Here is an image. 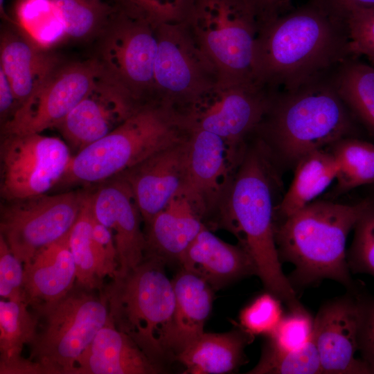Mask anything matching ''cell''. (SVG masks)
<instances>
[{
	"instance_id": "1",
	"label": "cell",
	"mask_w": 374,
	"mask_h": 374,
	"mask_svg": "<svg viewBox=\"0 0 374 374\" xmlns=\"http://www.w3.org/2000/svg\"><path fill=\"white\" fill-rule=\"evenodd\" d=\"M100 36L102 69L139 103L172 104L188 91L197 57L183 26L154 23L116 7Z\"/></svg>"
},
{
	"instance_id": "2",
	"label": "cell",
	"mask_w": 374,
	"mask_h": 374,
	"mask_svg": "<svg viewBox=\"0 0 374 374\" xmlns=\"http://www.w3.org/2000/svg\"><path fill=\"white\" fill-rule=\"evenodd\" d=\"M350 57L344 22L312 1L258 24L256 79L272 90L323 79Z\"/></svg>"
},
{
	"instance_id": "3",
	"label": "cell",
	"mask_w": 374,
	"mask_h": 374,
	"mask_svg": "<svg viewBox=\"0 0 374 374\" xmlns=\"http://www.w3.org/2000/svg\"><path fill=\"white\" fill-rule=\"evenodd\" d=\"M279 171L258 138L249 141L220 210L215 226L233 233L252 257L266 291L290 311L305 308L282 269L275 241L274 187Z\"/></svg>"
},
{
	"instance_id": "4",
	"label": "cell",
	"mask_w": 374,
	"mask_h": 374,
	"mask_svg": "<svg viewBox=\"0 0 374 374\" xmlns=\"http://www.w3.org/2000/svg\"><path fill=\"white\" fill-rule=\"evenodd\" d=\"M353 115L332 80L275 93L257 137L276 168L294 167L305 155L353 133Z\"/></svg>"
},
{
	"instance_id": "5",
	"label": "cell",
	"mask_w": 374,
	"mask_h": 374,
	"mask_svg": "<svg viewBox=\"0 0 374 374\" xmlns=\"http://www.w3.org/2000/svg\"><path fill=\"white\" fill-rule=\"evenodd\" d=\"M367 202L313 201L275 222L278 257L281 263L294 266L287 278L295 290L328 278L348 291L358 290L350 274L346 245Z\"/></svg>"
},
{
	"instance_id": "6",
	"label": "cell",
	"mask_w": 374,
	"mask_h": 374,
	"mask_svg": "<svg viewBox=\"0 0 374 374\" xmlns=\"http://www.w3.org/2000/svg\"><path fill=\"white\" fill-rule=\"evenodd\" d=\"M190 132L177 109L141 104L110 133L73 155L58 184H100L186 139Z\"/></svg>"
},
{
	"instance_id": "7",
	"label": "cell",
	"mask_w": 374,
	"mask_h": 374,
	"mask_svg": "<svg viewBox=\"0 0 374 374\" xmlns=\"http://www.w3.org/2000/svg\"><path fill=\"white\" fill-rule=\"evenodd\" d=\"M166 264L152 257L104 286L109 317L154 362L175 359V298Z\"/></svg>"
},
{
	"instance_id": "8",
	"label": "cell",
	"mask_w": 374,
	"mask_h": 374,
	"mask_svg": "<svg viewBox=\"0 0 374 374\" xmlns=\"http://www.w3.org/2000/svg\"><path fill=\"white\" fill-rule=\"evenodd\" d=\"M75 283L57 301L32 310L38 319L29 359L43 365L49 374H72L76 362L109 319L102 290Z\"/></svg>"
},
{
	"instance_id": "9",
	"label": "cell",
	"mask_w": 374,
	"mask_h": 374,
	"mask_svg": "<svg viewBox=\"0 0 374 374\" xmlns=\"http://www.w3.org/2000/svg\"><path fill=\"white\" fill-rule=\"evenodd\" d=\"M186 25L220 77L259 84L256 74L258 22L244 0H194Z\"/></svg>"
},
{
	"instance_id": "10",
	"label": "cell",
	"mask_w": 374,
	"mask_h": 374,
	"mask_svg": "<svg viewBox=\"0 0 374 374\" xmlns=\"http://www.w3.org/2000/svg\"><path fill=\"white\" fill-rule=\"evenodd\" d=\"M275 93L260 84L220 77L177 110L191 130H205L222 139L238 167Z\"/></svg>"
},
{
	"instance_id": "11",
	"label": "cell",
	"mask_w": 374,
	"mask_h": 374,
	"mask_svg": "<svg viewBox=\"0 0 374 374\" xmlns=\"http://www.w3.org/2000/svg\"><path fill=\"white\" fill-rule=\"evenodd\" d=\"M85 194L69 191L3 200L0 235L12 253L25 264L42 249L69 232Z\"/></svg>"
},
{
	"instance_id": "12",
	"label": "cell",
	"mask_w": 374,
	"mask_h": 374,
	"mask_svg": "<svg viewBox=\"0 0 374 374\" xmlns=\"http://www.w3.org/2000/svg\"><path fill=\"white\" fill-rule=\"evenodd\" d=\"M72 157L68 144L57 137L42 133L2 135V199L47 193L60 183Z\"/></svg>"
},
{
	"instance_id": "13",
	"label": "cell",
	"mask_w": 374,
	"mask_h": 374,
	"mask_svg": "<svg viewBox=\"0 0 374 374\" xmlns=\"http://www.w3.org/2000/svg\"><path fill=\"white\" fill-rule=\"evenodd\" d=\"M96 58L61 64L44 85L1 126L2 135L42 133L56 127L94 86Z\"/></svg>"
},
{
	"instance_id": "14",
	"label": "cell",
	"mask_w": 374,
	"mask_h": 374,
	"mask_svg": "<svg viewBox=\"0 0 374 374\" xmlns=\"http://www.w3.org/2000/svg\"><path fill=\"white\" fill-rule=\"evenodd\" d=\"M238 167L220 136L192 130L187 139L186 175L181 194L210 229L217 218Z\"/></svg>"
},
{
	"instance_id": "15",
	"label": "cell",
	"mask_w": 374,
	"mask_h": 374,
	"mask_svg": "<svg viewBox=\"0 0 374 374\" xmlns=\"http://www.w3.org/2000/svg\"><path fill=\"white\" fill-rule=\"evenodd\" d=\"M358 291L327 301L314 319L312 339L322 373L374 374L366 362L355 357L360 321Z\"/></svg>"
},
{
	"instance_id": "16",
	"label": "cell",
	"mask_w": 374,
	"mask_h": 374,
	"mask_svg": "<svg viewBox=\"0 0 374 374\" xmlns=\"http://www.w3.org/2000/svg\"><path fill=\"white\" fill-rule=\"evenodd\" d=\"M141 105L101 68L93 88L55 128L78 152L116 129Z\"/></svg>"
},
{
	"instance_id": "17",
	"label": "cell",
	"mask_w": 374,
	"mask_h": 374,
	"mask_svg": "<svg viewBox=\"0 0 374 374\" xmlns=\"http://www.w3.org/2000/svg\"><path fill=\"white\" fill-rule=\"evenodd\" d=\"M91 194L95 217L110 230L114 240L118 261L115 277L123 276L145 258L141 212L129 185L118 176L100 183Z\"/></svg>"
},
{
	"instance_id": "18",
	"label": "cell",
	"mask_w": 374,
	"mask_h": 374,
	"mask_svg": "<svg viewBox=\"0 0 374 374\" xmlns=\"http://www.w3.org/2000/svg\"><path fill=\"white\" fill-rule=\"evenodd\" d=\"M188 138L154 153L118 175L131 188L145 224L182 193Z\"/></svg>"
},
{
	"instance_id": "19",
	"label": "cell",
	"mask_w": 374,
	"mask_h": 374,
	"mask_svg": "<svg viewBox=\"0 0 374 374\" xmlns=\"http://www.w3.org/2000/svg\"><path fill=\"white\" fill-rule=\"evenodd\" d=\"M21 30L15 27L4 29L0 46V69L19 106L35 95L62 64L55 54Z\"/></svg>"
},
{
	"instance_id": "20",
	"label": "cell",
	"mask_w": 374,
	"mask_h": 374,
	"mask_svg": "<svg viewBox=\"0 0 374 374\" xmlns=\"http://www.w3.org/2000/svg\"><path fill=\"white\" fill-rule=\"evenodd\" d=\"M179 265L204 278L214 290L242 278L257 276L252 257L241 244L224 242L207 226L186 249Z\"/></svg>"
},
{
	"instance_id": "21",
	"label": "cell",
	"mask_w": 374,
	"mask_h": 374,
	"mask_svg": "<svg viewBox=\"0 0 374 374\" xmlns=\"http://www.w3.org/2000/svg\"><path fill=\"white\" fill-rule=\"evenodd\" d=\"M164 367L150 359L109 319L78 358L72 374H158Z\"/></svg>"
},
{
	"instance_id": "22",
	"label": "cell",
	"mask_w": 374,
	"mask_h": 374,
	"mask_svg": "<svg viewBox=\"0 0 374 374\" xmlns=\"http://www.w3.org/2000/svg\"><path fill=\"white\" fill-rule=\"evenodd\" d=\"M69 234L44 247L24 264L26 303L31 310L57 301L75 285L76 267Z\"/></svg>"
},
{
	"instance_id": "23",
	"label": "cell",
	"mask_w": 374,
	"mask_h": 374,
	"mask_svg": "<svg viewBox=\"0 0 374 374\" xmlns=\"http://www.w3.org/2000/svg\"><path fill=\"white\" fill-rule=\"evenodd\" d=\"M206 226L202 217L182 194L145 224V257L166 265L179 262L186 249Z\"/></svg>"
},
{
	"instance_id": "24",
	"label": "cell",
	"mask_w": 374,
	"mask_h": 374,
	"mask_svg": "<svg viewBox=\"0 0 374 374\" xmlns=\"http://www.w3.org/2000/svg\"><path fill=\"white\" fill-rule=\"evenodd\" d=\"M254 338L240 328L223 333L204 332L175 360L184 366V373H232L248 362L244 349Z\"/></svg>"
},
{
	"instance_id": "25",
	"label": "cell",
	"mask_w": 374,
	"mask_h": 374,
	"mask_svg": "<svg viewBox=\"0 0 374 374\" xmlns=\"http://www.w3.org/2000/svg\"><path fill=\"white\" fill-rule=\"evenodd\" d=\"M175 309L173 352L175 357L204 332L213 306L214 289L202 277L180 268L172 280Z\"/></svg>"
},
{
	"instance_id": "26",
	"label": "cell",
	"mask_w": 374,
	"mask_h": 374,
	"mask_svg": "<svg viewBox=\"0 0 374 374\" xmlns=\"http://www.w3.org/2000/svg\"><path fill=\"white\" fill-rule=\"evenodd\" d=\"M36 314L23 302L0 301V374H48L39 362L25 358V345L34 340Z\"/></svg>"
},
{
	"instance_id": "27",
	"label": "cell",
	"mask_w": 374,
	"mask_h": 374,
	"mask_svg": "<svg viewBox=\"0 0 374 374\" xmlns=\"http://www.w3.org/2000/svg\"><path fill=\"white\" fill-rule=\"evenodd\" d=\"M294 168L293 179L276 206L275 218L286 217L314 201L336 179L339 169L333 154L325 148L305 155Z\"/></svg>"
},
{
	"instance_id": "28",
	"label": "cell",
	"mask_w": 374,
	"mask_h": 374,
	"mask_svg": "<svg viewBox=\"0 0 374 374\" xmlns=\"http://www.w3.org/2000/svg\"><path fill=\"white\" fill-rule=\"evenodd\" d=\"M332 82L353 116L374 137V66L350 57L337 68Z\"/></svg>"
},
{
	"instance_id": "29",
	"label": "cell",
	"mask_w": 374,
	"mask_h": 374,
	"mask_svg": "<svg viewBox=\"0 0 374 374\" xmlns=\"http://www.w3.org/2000/svg\"><path fill=\"white\" fill-rule=\"evenodd\" d=\"M94 214L91 193H86L79 215L69 234V244L76 267V284L88 290H102L98 260L93 239Z\"/></svg>"
},
{
	"instance_id": "30",
	"label": "cell",
	"mask_w": 374,
	"mask_h": 374,
	"mask_svg": "<svg viewBox=\"0 0 374 374\" xmlns=\"http://www.w3.org/2000/svg\"><path fill=\"white\" fill-rule=\"evenodd\" d=\"M330 147L339 167L335 195L374 184V143L348 136Z\"/></svg>"
},
{
	"instance_id": "31",
	"label": "cell",
	"mask_w": 374,
	"mask_h": 374,
	"mask_svg": "<svg viewBox=\"0 0 374 374\" xmlns=\"http://www.w3.org/2000/svg\"><path fill=\"white\" fill-rule=\"evenodd\" d=\"M66 36L87 39L100 35L116 7L102 0H51Z\"/></svg>"
},
{
	"instance_id": "32",
	"label": "cell",
	"mask_w": 374,
	"mask_h": 374,
	"mask_svg": "<svg viewBox=\"0 0 374 374\" xmlns=\"http://www.w3.org/2000/svg\"><path fill=\"white\" fill-rule=\"evenodd\" d=\"M247 373L320 374L322 370L312 339L296 350H280L266 341L258 364Z\"/></svg>"
},
{
	"instance_id": "33",
	"label": "cell",
	"mask_w": 374,
	"mask_h": 374,
	"mask_svg": "<svg viewBox=\"0 0 374 374\" xmlns=\"http://www.w3.org/2000/svg\"><path fill=\"white\" fill-rule=\"evenodd\" d=\"M17 25L44 46L66 36L51 0H19Z\"/></svg>"
},
{
	"instance_id": "34",
	"label": "cell",
	"mask_w": 374,
	"mask_h": 374,
	"mask_svg": "<svg viewBox=\"0 0 374 374\" xmlns=\"http://www.w3.org/2000/svg\"><path fill=\"white\" fill-rule=\"evenodd\" d=\"M116 8L157 24L186 25L194 0H116Z\"/></svg>"
},
{
	"instance_id": "35",
	"label": "cell",
	"mask_w": 374,
	"mask_h": 374,
	"mask_svg": "<svg viewBox=\"0 0 374 374\" xmlns=\"http://www.w3.org/2000/svg\"><path fill=\"white\" fill-rule=\"evenodd\" d=\"M353 231L352 243L347 252L350 271L374 277V199H368Z\"/></svg>"
},
{
	"instance_id": "36",
	"label": "cell",
	"mask_w": 374,
	"mask_h": 374,
	"mask_svg": "<svg viewBox=\"0 0 374 374\" xmlns=\"http://www.w3.org/2000/svg\"><path fill=\"white\" fill-rule=\"evenodd\" d=\"M281 302L279 298L267 291L241 310L239 323L235 325L253 337H267L284 316Z\"/></svg>"
},
{
	"instance_id": "37",
	"label": "cell",
	"mask_w": 374,
	"mask_h": 374,
	"mask_svg": "<svg viewBox=\"0 0 374 374\" xmlns=\"http://www.w3.org/2000/svg\"><path fill=\"white\" fill-rule=\"evenodd\" d=\"M340 19L346 30L351 57H364L374 66V7L350 10Z\"/></svg>"
},
{
	"instance_id": "38",
	"label": "cell",
	"mask_w": 374,
	"mask_h": 374,
	"mask_svg": "<svg viewBox=\"0 0 374 374\" xmlns=\"http://www.w3.org/2000/svg\"><path fill=\"white\" fill-rule=\"evenodd\" d=\"M313 326L314 319L305 308L290 311L267 341L280 350H299L312 340Z\"/></svg>"
},
{
	"instance_id": "39",
	"label": "cell",
	"mask_w": 374,
	"mask_h": 374,
	"mask_svg": "<svg viewBox=\"0 0 374 374\" xmlns=\"http://www.w3.org/2000/svg\"><path fill=\"white\" fill-rule=\"evenodd\" d=\"M24 283V263L12 253L0 235L1 299L26 303Z\"/></svg>"
},
{
	"instance_id": "40",
	"label": "cell",
	"mask_w": 374,
	"mask_h": 374,
	"mask_svg": "<svg viewBox=\"0 0 374 374\" xmlns=\"http://www.w3.org/2000/svg\"><path fill=\"white\" fill-rule=\"evenodd\" d=\"M93 239L98 260V277L103 283L107 276L114 278L118 269V254L114 240L110 230L93 218Z\"/></svg>"
},
{
	"instance_id": "41",
	"label": "cell",
	"mask_w": 374,
	"mask_h": 374,
	"mask_svg": "<svg viewBox=\"0 0 374 374\" xmlns=\"http://www.w3.org/2000/svg\"><path fill=\"white\" fill-rule=\"evenodd\" d=\"M360 306L358 351L374 371V296L357 292Z\"/></svg>"
},
{
	"instance_id": "42",
	"label": "cell",
	"mask_w": 374,
	"mask_h": 374,
	"mask_svg": "<svg viewBox=\"0 0 374 374\" xmlns=\"http://www.w3.org/2000/svg\"><path fill=\"white\" fill-rule=\"evenodd\" d=\"M256 16L258 24L292 10V0H244Z\"/></svg>"
},
{
	"instance_id": "43",
	"label": "cell",
	"mask_w": 374,
	"mask_h": 374,
	"mask_svg": "<svg viewBox=\"0 0 374 374\" xmlns=\"http://www.w3.org/2000/svg\"><path fill=\"white\" fill-rule=\"evenodd\" d=\"M19 104L12 89V87L3 73L0 69V118L1 125L8 120L16 109Z\"/></svg>"
},
{
	"instance_id": "44",
	"label": "cell",
	"mask_w": 374,
	"mask_h": 374,
	"mask_svg": "<svg viewBox=\"0 0 374 374\" xmlns=\"http://www.w3.org/2000/svg\"><path fill=\"white\" fill-rule=\"evenodd\" d=\"M330 15L340 17L350 10L374 7V0H312Z\"/></svg>"
},
{
	"instance_id": "45",
	"label": "cell",
	"mask_w": 374,
	"mask_h": 374,
	"mask_svg": "<svg viewBox=\"0 0 374 374\" xmlns=\"http://www.w3.org/2000/svg\"><path fill=\"white\" fill-rule=\"evenodd\" d=\"M5 0H0V12L1 17L9 22H13L5 11Z\"/></svg>"
}]
</instances>
